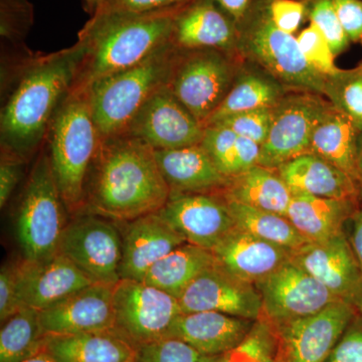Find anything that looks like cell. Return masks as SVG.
<instances>
[{
    "instance_id": "1",
    "label": "cell",
    "mask_w": 362,
    "mask_h": 362,
    "mask_svg": "<svg viewBox=\"0 0 362 362\" xmlns=\"http://www.w3.org/2000/svg\"><path fill=\"white\" fill-rule=\"evenodd\" d=\"M8 47L2 57L1 154L28 163L47 142L52 118L68 96L84 56L81 42L51 54Z\"/></svg>"
},
{
    "instance_id": "2",
    "label": "cell",
    "mask_w": 362,
    "mask_h": 362,
    "mask_svg": "<svg viewBox=\"0 0 362 362\" xmlns=\"http://www.w3.org/2000/svg\"><path fill=\"white\" fill-rule=\"evenodd\" d=\"M153 148L138 138H101L85 187V206L120 223L158 213L170 197Z\"/></svg>"
},
{
    "instance_id": "3",
    "label": "cell",
    "mask_w": 362,
    "mask_h": 362,
    "mask_svg": "<svg viewBox=\"0 0 362 362\" xmlns=\"http://www.w3.org/2000/svg\"><path fill=\"white\" fill-rule=\"evenodd\" d=\"M180 7L148 13L93 14L78 33L84 56L70 92H84L98 81L132 68L171 44L173 21Z\"/></svg>"
},
{
    "instance_id": "4",
    "label": "cell",
    "mask_w": 362,
    "mask_h": 362,
    "mask_svg": "<svg viewBox=\"0 0 362 362\" xmlns=\"http://www.w3.org/2000/svg\"><path fill=\"white\" fill-rule=\"evenodd\" d=\"M100 141L87 94L69 93L52 118L45 145L70 216L84 209L86 180Z\"/></svg>"
},
{
    "instance_id": "5",
    "label": "cell",
    "mask_w": 362,
    "mask_h": 362,
    "mask_svg": "<svg viewBox=\"0 0 362 362\" xmlns=\"http://www.w3.org/2000/svg\"><path fill=\"white\" fill-rule=\"evenodd\" d=\"M178 49L169 44L132 68L84 90L101 138L123 134L143 104L168 85Z\"/></svg>"
},
{
    "instance_id": "6",
    "label": "cell",
    "mask_w": 362,
    "mask_h": 362,
    "mask_svg": "<svg viewBox=\"0 0 362 362\" xmlns=\"http://www.w3.org/2000/svg\"><path fill=\"white\" fill-rule=\"evenodd\" d=\"M69 218L45 145L28 175L16 214V238L23 259L37 263L58 254Z\"/></svg>"
},
{
    "instance_id": "7",
    "label": "cell",
    "mask_w": 362,
    "mask_h": 362,
    "mask_svg": "<svg viewBox=\"0 0 362 362\" xmlns=\"http://www.w3.org/2000/svg\"><path fill=\"white\" fill-rule=\"evenodd\" d=\"M270 1L238 26L239 56L261 66L287 90L325 96L328 78L308 63L295 35L274 25L269 14Z\"/></svg>"
},
{
    "instance_id": "8",
    "label": "cell",
    "mask_w": 362,
    "mask_h": 362,
    "mask_svg": "<svg viewBox=\"0 0 362 362\" xmlns=\"http://www.w3.org/2000/svg\"><path fill=\"white\" fill-rule=\"evenodd\" d=\"M235 58L216 49H178L166 87L204 126L237 77Z\"/></svg>"
},
{
    "instance_id": "9",
    "label": "cell",
    "mask_w": 362,
    "mask_h": 362,
    "mask_svg": "<svg viewBox=\"0 0 362 362\" xmlns=\"http://www.w3.org/2000/svg\"><path fill=\"white\" fill-rule=\"evenodd\" d=\"M120 221L83 211L70 216L59 252L95 283L115 285L120 278L123 235Z\"/></svg>"
},
{
    "instance_id": "10",
    "label": "cell",
    "mask_w": 362,
    "mask_h": 362,
    "mask_svg": "<svg viewBox=\"0 0 362 362\" xmlns=\"http://www.w3.org/2000/svg\"><path fill=\"white\" fill-rule=\"evenodd\" d=\"M330 106L329 101L314 93L292 90L286 95L272 110L259 165L277 170L296 157L311 153L312 136Z\"/></svg>"
},
{
    "instance_id": "11",
    "label": "cell",
    "mask_w": 362,
    "mask_h": 362,
    "mask_svg": "<svg viewBox=\"0 0 362 362\" xmlns=\"http://www.w3.org/2000/svg\"><path fill=\"white\" fill-rule=\"evenodd\" d=\"M114 330L134 346L168 335L182 314L180 300L141 281L122 279L114 286Z\"/></svg>"
},
{
    "instance_id": "12",
    "label": "cell",
    "mask_w": 362,
    "mask_h": 362,
    "mask_svg": "<svg viewBox=\"0 0 362 362\" xmlns=\"http://www.w3.org/2000/svg\"><path fill=\"white\" fill-rule=\"evenodd\" d=\"M256 287L263 304L262 317L276 327L314 315L340 300L292 259Z\"/></svg>"
},
{
    "instance_id": "13",
    "label": "cell",
    "mask_w": 362,
    "mask_h": 362,
    "mask_svg": "<svg viewBox=\"0 0 362 362\" xmlns=\"http://www.w3.org/2000/svg\"><path fill=\"white\" fill-rule=\"evenodd\" d=\"M204 130L206 127L164 86L143 104L124 133L154 150H165L201 144Z\"/></svg>"
},
{
    "instance_id": "14",
    "label": "cell",
    "mask_w": 362,
    "mask_h": 362,
    "mask_svg": "<svg viewBox=\"0 0 362 362\" xmlns=\"http://www.w3.org/2000/svg\"><path fill=\"white\" fill-rule=\"evenodd\" d=\"M157 214L188 244L209 251L235 228L228 201L221 194H171Z\"/></svg>"
},
{
    "instance_id": "15",
    "label": "cell",
    "mask_w": 362,
    "mask_h": 362,
    "mask_svg": "<svg viewBox=\"0 0 362 362\" xmlns=\"http://www.w3.org/2000/svg\"><path fill=\"white\" fill-rule=\"evenodd\" d=\"M356 314L350 302L337 300L314 315L277 327L285 362H325Z\"/></svg>"
},
{
    "instance_id": "16",
    "label": "cell",
    "mask_w": 362,
    "mask_h": 362,
    "mask_svg": "<svg viewBox=\"0 0 362 362\" xmlns=\"http://www.w3.org/2000/svg\"><path fill=\"white\" fill-rule=\"evenodd\" d=\"M178 300L183 313L216 311L254 321L263 316L256 285L235 277L216 263L202 272Z\"/></svg>"
},
{
    "instance_id": "17",
    "label": "cell",
    "mask_w": 362,
    "mask_h": 362,
    "mask_svg": "<svg viewBox=\"0 0 362 362\" xmlns=\"http://www.w3.org/2000/svg\"><path fill=\"white\" fill-rule=\"evenodd\" d=\"M115 285L93 283L40 311L45 334H78L114 329Z\"/></svg>"
},
{
    "instance_id": "18",
    "label": "cell",
    "mask_w": 362,
    "mask_h": 362,
    "mask_svg": "<svg viewBox=\"0 0 362 362\" xmlns=\"http://www.w3.org/2000/svg\"><path fill=\"white\" fill-rule=\"evenodd\" d=\"M238 40L237 26L214 0H192L176 13L170 42L178 49H216L239 57Z\"/></svg>"
},
{
    "instance_id": "19",
    "label": "cell",
    "mask_w": 362,
    "mask_h": 362,
    "mask_svg": "<svg viewBox=\"0 0 362 362\" xmlns=\"http://www.w3.org/2000/svg\"><path fill=\"white\" fill-rule=\"evenodd\" d=\"M93 283L59 252L37 263L23 258L18 262V295L23 307L45 310Z\"/></svg>"
},
{
    "instance_id": "20",
    "label": "cell",
    "mask_w": 362,
    "mask_h": 362,
    "mask_svg": "<svg viewBox=\"0 0 362 362\" xmlns=\"http://www.w3.org/2000/svg\"><path fill=\"white\" fill-rule=\"evenodd\" d=\"M292 261L322 283L335 297L350 302L362 281V270L345 233L308 243L293 251Z\"/></svg>"
},
{
    "instance_id": "21",
    "label": "cell",
    "mask_w": 362,
    "mask_h": 362,
    "mask_svg": "<svg viewBox=\"0 0 362 362\" xmlns=\"http://www.w3.org/2000/svg\"><path fill=\"white\" fill-rule=\"evenodd\" d=\"M122 223L121 280L142 282L145 274L156 262L187 243L157 213Z\"/></svg>"
},
{
    "instance_id": "22",
    "label": "cell",
    "mask_w": 362,
    "mask_h": 362,
    "mask_svg": "<svg viewBox=\"0 0 362 362\" xmlns=\"http://www.w3.org/2000/svg\"><path fill=\"white\" fill-rule=\"evenodd\" d=\"M216 265L256 285L292 258V250L235 228L211 250Z\"/></svg>"
},
{
    "instance_id": "23",
    "label": "cell",
    "mask_w": 362,
    "mask_h": 362,
    "mask_svg": "<svg viewBox=\"0 0 362 362\" xmlns=\"http://www.w3.org/2000/svg\"><path fill=\"white\" fill-rule=\"evenodd\" d=\"M256 321L216 311L182 313L168 337L180 338L202 354L221 356L246 339Z\"/></svg>"
},
{
    "instance_id": "24",
    "label": "cell",
    "mask_w": 362,
    "mask_h": 362,
    "mask_svg": "<svg viewBox=\"0 0 362 362\" xmlns=\"http://www.w3.org/2000/svg\"><path fill=\"white\" fill-rule=\"evenodd\" d=\"M154 151L171 194H220L230 180L221 175L202 144Z\"/></svg>"
},
{
    "instance_id": "25",
    "label": "cell",
    "mask_w": 362,
    "mask_h": 362,
    "mask_svg": "<svg viewBox=\"0 0 362 362\" xmlns=\"http://www.w3.org/2000/svg\"><path fill=\"white\" fill-rule=\"evenodd\" d=\"M277 171L293 194L349 201H358L361 197L357 181L314 153L298 156L281 165Z\"/></svg>"
},
{
    "instance_id": "26",
    "label": "cell",
    "mask_w": 362,
    "mask_h": 362,
    "mask_svg": "<svg viewBox=\"0 0 362 362\" xmlns=\"http://www.w3.org/2000/svg\"><path fill=\"white\" fill-rule=\"evenodd\" d=\"M136 347L116 330L47 335L45 350L58 362H133Z\"/></svg>"
},
{
    "instance_id": "27",
    "label": "cell",
    "mask_w": 362,
    "mask_h": 362,
    "mask_svg": "<svg viewBox=\"0 0 362 362\" xmlns=\"http://www.w3.org/2000/svg\"><path fill=\"white\" fill-rule=\"evenodd\" d=\"M357 202L296 194L286 216L309 242H323L344 232L347 221L358 207Z\"/></svg>"
},
{
    "instance_id": "28",
    "label": "cell",
    "mask_w": 362,
    "mask_h": 362,
    "mask_svg": "<svg viewBox=\"0 0 362 362\" xmlns=\"http://www.w3.org/2000/svg\"><path fill=\"white\" fill-rule=\"evenodd\" d=\"M220 194L226 201L284 216L293 197L291 189L277 170L259 164L230 178Z\"/></svg>"
},
{
    "instance_id": "29",
    "label": "cell",
    "mask_w": 362,
    "mask_h": 362,
    "mask_svg": "<svg viewBox=\"0 0 362 362\" xmlns=\"http://www.w3.org/2000/svg\"><path fill=\"white\" fill-rule=\"evenodd\" d=\"M361 132L352 119L331 104L312 136L310 152L341 169L358 183L357 149Z\"/></svg>"
},
{
    "instance_id": "30",
    "label": "cell",
    "mask_w": 362,
    "mask_h": 362,
    "mask_svg": "<svg viewBox=\"0 0 362 362\" xmlns=\"http://www.w3.org/2000/svg\"><path fill=\"white\" fill-rule=\"evenodd\" d=\"M214 263L213 252L185 243L156 262L145 274L142 282L178 299L188 286Z\"/></svg>"
},
{
    "instance_id": "31",
    "label": "cell",
    "mask_w": 362,
    "mask_h": 362,
    "mask_svg": "<svg viewBox=\"0 0 362 362\" xmlns=\"http://www.w3.org/2000/svg\"><path fill=\"white\" fill-rule=\"evenodd\" d=\"M287 95V90L268 73L240 70L223 103L209 117L206 125H213L233 114L274 108Z\"/></svg>"
},
{
    "instance_id": "32",
    "label": "cell",
    "mask_w": 362,
    "mask_h": 362,
    "mask_svg": "<svg viewBox=\"0 0 362 362\" xmlns=\"http://www.w3.org/2000/svg\"><path fill=\"white\" fill-rule=\"evenodd\" d=\"M228 204L235 228L243 232L292 251L310 243L284 214L261 211L235 202L228 201Z\"/></svg>"
},
{
    "instance_id": "33",
    "label": "cell",
    "mask_w": 362,
    "mask_h": 362,
    "mask_svg": "<svg viewBox=\"0 0 362 362\" xmlns=\"http://www.w3.org/2000/svg\"><path fill=\"white\" fill-rule=\"evenodd\" d=\"M45 334L40 311L23 307L2 323L0 362H23L45 347Z\"/></svg>"
},
{
    "instance_id": "34",
    "label": "cell",
    "mask_w": 362,
    "mask_h": 362,
    "mask_svg": "<svg viewBox=\"0 0 362 362\" xmlns=\"http://www.w3.org/2000/svg\"><path fill=\"white\" fill-rule=\"evenodd\" d=\"M218 362H285L277 327L261 317L246 339L221 356Z\"/></svg>"
},
{
    "instance_id": "35",
    "label": "cell",
    "mask_w": 362,
    "mask_h": 362,
    "mask_svg": "<svg viewBox=\"0 0 362 362\" xmlns=\"http://www.w3.org/2000/svg\"><path fill=\"white\" fill-rule=\"evenodd\" d=\"M325 97L335 108L349 115L362 132V63L328 78Z\"/></svg>"
},
{
    "instance_id": "36",
    "label": "cell",
    "mask_w": 362,
    "mask_h": 362,
    "mask_svg": "<svg viewBox=\"0 0 362 362\" xmlns=\"http://www.w3.org/2000/svg\"><path fill=\"white\" fill-rule=\"evenodd\" d=\"M133 362H218L221 356L202 354L177 337H166L135 346Z\"/></svg>"
},
{
    "instance_id": "37",
    "label": "cell",
    "mask_w": 362,
    "mask_h": 362,
    "mask_svg": "<svg viewBox=\"0 0 362 362\" xmlns=\"http://www.w3.org/2000/svg\"><path fill=\"white\" fill-rule=\"evenodd\" d=\"M33 23L35 8L30 0H0V37L6 47H26Z\"/></svg>"
},
{
    "instance_id": "38",
    "label": "cell",
    "mask_w": 362,
    "mask_h": 362,
    "mask_svg": "<svg viewBox=\"0 0 362 362\" xmlns=\"http://www.w3.org/2000/svg\"><path fill=\"white\" fill-rule=\"evenodd\" d=\"M238 135L220 125H211L204 130L201 144L221 175L228 180L239 175L238 169Z\"/></svg>"
},
{
    "instance_id": "39",
    "label": "cell",
    "mask_w": 362,
    "mask_h": 362,
    "mask_svg": "<svg viewBox=\"0 0 362 362\" xmlns=\"http://www.w3.org/2000/svg\"><path fill=\"white\" fill-rule=\"evenodd\" d=\"M306 8V18L325 35L335 57L349 47L350 40L338 20L331 0H301Z\"/></svg>"
},
{
    "instance_id": "40",
    "label": "cell",
    "mask_w": 362,
    "mask_h": 362,
    "mask_svg": "<svg viewBox=\"0 0 362 362\" xmlns=\"http://www.w3.org/2000/svg\"><path fill=\"white\" fill-rule=\"evenodd\" d=\"M296 37L305 58L324 77H333L341 71L335 65V54L329 42L313 23L302 30Z\"/></svg>"
},
{
    "instance_id": "41",
    "label": "cell",
    "mask_w": 362,
    "mask_h": 362,
    "mask_svg": "<svg viewBox=\"0 0 362 362\" xmlns=\"http://www.w3.org/2000/svg\"><path fill=\"white\" fill-rule=\"evenodd\" d=\"M272 110L273 108H261L240 112L226 117L213 125L223 126L235 134L249 138L262 146L270 131Z\"/></svg>"
},
{
    "instance_id": "42",
    "label": "cell",
    "mask_w": 362,
    "mask_h": 362,
    "mask_svg": "<svg viewBox=\"0 0 362 362\" xmlns=\"http://www.w3.org/2000/svg\"><path fill=\"white\" fill-rule=\"evenodd\" d=\"M325 362H362V316L358 312Z\"/></svg>"
},
{
    "instance_id": "43",
    "label": "cell",
    "mask_w": 362,
    "mask_h": 362,
    "mask_svg": "<svg viewBox=\"0 0 362 362\" xmlns=\"http://www.w3.org/2000/svg\"><path fill=\"white\" fill-rule=\"evenodd\" d=\"M269 14L279 30L295 35L306 18V8L301 0H271Z\"/></svg>"
},
{
    "instance_id": "44",
    "label": "cell",
    "mask_w": 362,
    "mask_h": 362,
    "mask_svg": "<svg viewBox=\"0 0 362 362\" xmlns=\"http://www.w3.org/2000/svg\"><path fill=\"white\" fill-rule=\"evenodd\" d=\"M18 295V262L6 263L0 271V321L1 324L23 309Z\"/></svg>"
},
{
    "instance_id": "45",
    "label": "cell",
    "mask_w": 362,
    "mask_h": 362,
    "mask_svg": "<svg viewBox=\"0 0 362 362\" xmlns=\"http://www.w3.org/2000/svg\"><path fill=\"white\" fill-rule=\"evenodd\" d=\"M192 0H101L97 11L148 13L177 8Z\"/></svg>"
},
{
    "instance_id": "46",
    "label": "cell",
    "mask_w": 362,
    "mask_h": 362,
    "mask_svg": "<svg viewBox=\"0 0 362 362\" xmlns=\"http://www.w3.org/2000/svg\"><path fill=\"white\" fill-rule=\"evenodd\" d=\"M350 42L362 45V0H331Z\"/></svg>"
},
{
    "instance_id": "47",
    "label": "cell",
    "mask_w": 362,
    "mask_h": 362,
    "mask_svg": "<svg viewBox=\"0 0 362 362\" xmlns=\"http://www.w3.org/2000/svg\"><path fill=\"white\" fill-rule=\"evenodd\" d=\"M26 162L1 154L0 157V207L4 209L23 175Z\"/></svg>"
},
{
    "instance_id": "48",
    "label": "cell",
    "mask_w": 362,
    "mask_h": 362,
    "mask_svg": "<svg viewBox=\"0 0 362 362\" xmlns=\"http://www.w3.org/2000/svg\"><path fill=\"white\" fill-rule=\"evenodd\" d=\"M223 11L233 21L235 26H240L259 6L270 0H214Z\"/></svg>"
},
{
    "instance_id": "49",
    "label": "cell",
    "mask_w": 362,
    "mask_h": 362,
    "mask_svg": "<svg viewBox=\"0 0 362 362\" xmlns=\"http://www.w3.org/2000/svg\"><path fill=\"white\" fill-rule=\"evenodd\" d=\"M344 233L350 247L362 270V209L357 207L344 226Z\"/></svg>"
},
{
    "instance_id": "50",
    "label": "cell",
    "mask_w": 362,
    "mask_h": 362,
    "mask_svg": "<svg viewBox=\"0 0 362 362\" xmlns=\"http://www.w3.org/2000/svg\"><path fill=\"white\" fill-rule=\"evenodd\" d=\"M23 362H58L56 359L54 358L49 354V352L45 350V347L44 349L40 350V352H37V354L30 357V358L25 359V361Z\"/></svg>"
},
{
    "instance_id": "51",
    "label": "cell",
    "mask_w": 362,
    "mask_h": 362,
    "mask_svg": "<svg viewBox=\"0 0 362 362\" xmlns=\"http://www.w3.org/2000/svg\"><path fill=\"white\" fill-rule=\"evenodd\" d=\"M350 303L356 307V311L362 316V281L356 291L354 292V296L350 299Z\"/></svg>"
},
{
    "instance_id": "52",
    "label": "cell",
    "mask_w": 362,
    "mask_h": 362,
    "mask_svg": "<svg viewBox=\"0 0 362 362\" xmlns=\"http://www.w3.org/2000/svg\"><path fill=\"white\" fill-rule=\"evenodd\" d=\"M357 169H358V182L362 197V132L358 137V149H357Z\"/></svg>"
},
{
    "instance_id": "53",
    "label": "cell",
    "mask_w": 362,
    "mask_h": 362,
    "mask_svg": "<svg viewBox=\"0 0 362 362\" xmlns=\"http://www.w3.org/2000/svg\"><path fill=\"white\" fill-rule=\"evenodd\" d=\"M83 2H84L85 11H87V13H89L90 16H92L93 14L96 13L101 0H83Z\"/></svg>"
}]
</instances>
